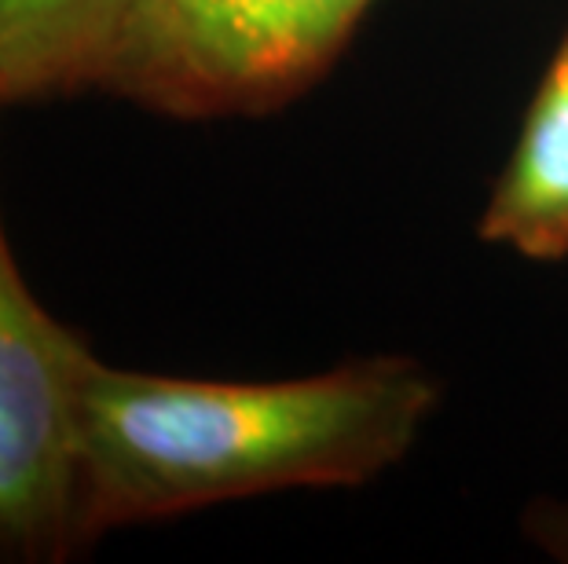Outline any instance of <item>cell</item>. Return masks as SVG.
Masks as SVG:
<instances>
[{
	"instance_id": "cell-1",
	"label": "cell",
	"mask_w": 568,
	"mask_h": 564,
	"mask_svg": "<svg viewBox=\"0 0 568 564\" xmlns=\"http://www.w3.org/2000/svg\"><path fill=\"white\" fill-rule=\"evenodd\" d=\"M437 411L407 356H371L290 381H202L92 356L81 381V543L221 502L359 488L393 470Z\"/></svg>"
},
{
	"instance_id": "cell-2",
	"label": "cell",
	"mask_w": 568,
	"mask_h": 564,
	"mask_svg": "<svg viewBox=\"0 0 568 564\" xmlns=\"http://www.w3.org/2000/svg\"><path fill=\"white\" fill-rule=\"evenodd\" d=\"M378 0H125L95 85L180 122L294 103Z\"/></svg>"
},
{
	"instance_id": "cell-3",
	"label": "cell",
	"mask_w": 568,
	"mask_h": 564,
	"mask_svg": "<svg viewBox=\"0 0 568 564\" xmlns=\"http://www.w3.org/2000/svg\"><path fill=\"white\" fill-rule=\"evenodd\" d=\"M92 348L22 279L0 221V564L74 557L81 381Z\"/></svg>"
},
{
	"instance_id": "cell-4",
	"label": "cell",
	"mask_w": 568,
	"mask_h": 564,
	"mask_svg": "<svg viewBox=\"0 0 568 564\" xmlns=\"http://www.w3.org/2000/svg\"><path fill=\"white\" fill-rule=\"evenodd\" d=\"M480 238L528 260L568 257V38L542 70Z\"/></svg>"
},
{
	"instance_id": "cell-5",
	"label": "cell",
	"mask_w": 568,
	"mask_h": 564,
	"mask_svg": "<svg viewBox=\"0 0 568 564\" xmlns=\"http://www.w3.org/2000/svg\"><path fill=\"white\" fill-rule=\"evenodd\" d=\"M125 0H0V95L59 100L95 85Z\"/></svg>"
},
{
	"instance_id": "cell-6",
	"label": "cell",
	"mask_w": 568,
	"mask_h": 564,
	"mask_svg": "<svg viewBox=\"0 0 568 564\" xmlns=\"http://www.w3.org/2000/svg\"><path fill=\"white\" fill-rule=\"evenodd\" d=\"M547 527H554V532H558V539H554V546H565V550H568V517H565V521H547Z\"/></svg>"
},
{
	"instance_id": "cell-7",
	"label": "cell",
	"mask_w": 568,
	"mask_h": 564,
	"mask_svg": "<svg viewBox=\"0 0 568 564\" xmlns=\"http://www.w3.org/2000/svg\"><path fill=\"white\" fill-rule=\"evenodd\" d=\"M0 106H4V95H0Z\"/></svg>"
}]
</instances>
